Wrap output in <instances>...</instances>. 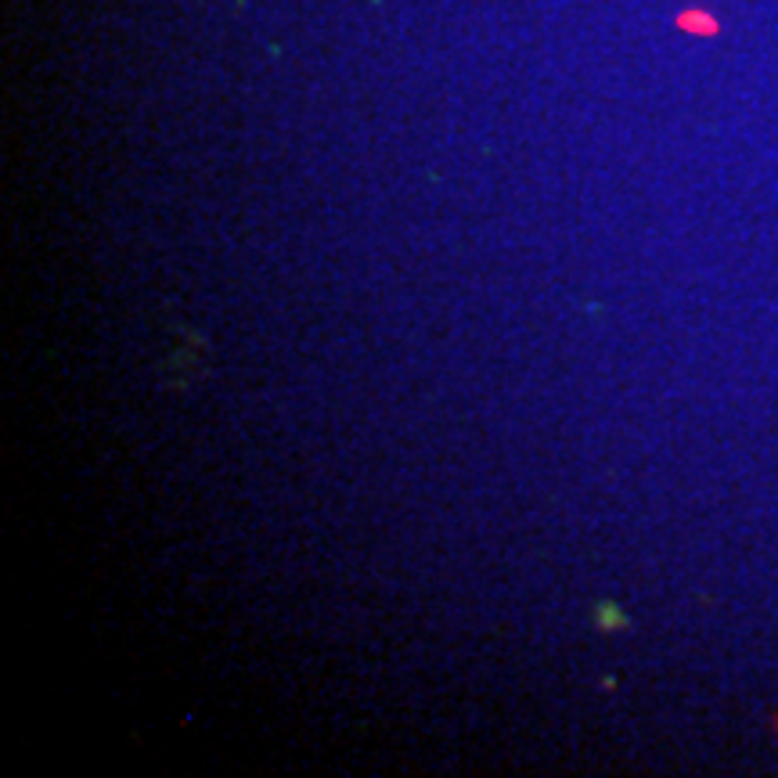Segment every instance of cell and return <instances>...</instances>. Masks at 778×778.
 <instances>
[{
    "mask_svg": "<svg viewBox=\"0 0 778 778\" xmlns=\"http://www.w3.org/2000/svg\"><path fill=\"white\" fill-rule=\"evenodd\" d=\"M678 26L681 29H692V33H714V19H707V14H699V11H688V14H681L678 19Z\"/></svg>",
    "mask_w": 778,
    "mask_h": 778,
    "instance_id": "6da1fadb",
    "label": "cell"
}]
</instances>
